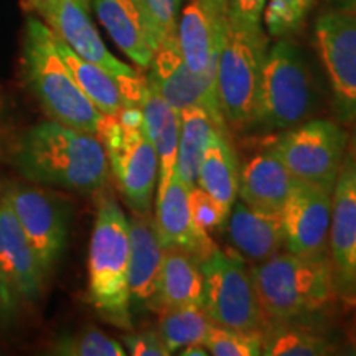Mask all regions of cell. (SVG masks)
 Masks as SVG:
<instances>
[{"mask_svg": "<svg viewBox=\"0 0 356 356\" xmlns=\"http://www.w3.org/2000/svg\"><path fill=\"white\" fill-rule=\"evenodd\" d=\"M317 101V84L304 53L289 40H280L267 50L252 127L287 131L309 121Z\"/></svg>", "mask_w": 356, "mask_h": 356, "instance_id": "5b68a950", "label": "cell"}, {"mask_svg": "<svg viewBox=\"0 0 356 356\" xmlns=\"http://www.w3.org/2000/svg\"><path fill=\"white\" fill-rule=\"evenodd\" d=\"M203 310L213 325L234 330H264L267 325L251 267L233 249H215L202 262Z\"/></svg>", "mask_w": 356, "mask_h": 356, "instance_id": "ba28073f", "label": "cell"}, {"mask_svg": "<svg viewBox=\"0 0 356 356\" xmlns=\"http://www.w3.org/2000/svg\"><path fill=\"white\" fill-rule=\"evenodd\" d=\"M119 191L134 213H150L159 180V157L142 124L140 108L104 115L97 132Z\"/></svg>", "mask_w": 356, "mask_h": 356, "instance_id": "8992f818", "label": "cell"}, {"mask_svg": "<svg viewBox=\"0 0 356 356\" xmlns=\"http://www.w3.org/2000/svg\"><path fill=\"white\" fill-rule=\"evenodd\" d=\"M296 178L286 165L275 157L273 150L252 155L239 170V191L241 200L257 210L280 213L291 195Z\"/></svg>", "mask_w": 356, "mask_h": 356, "instance_id": "7402d4cb", "label": "cell"}, {"mask_svg": "<svg viewBox=\"0 0 356 356\" xmlns=\"http://www.w3.org/2000/svg\"><path fill=\"white\" fill-rule=\"evenodd\" d=\"M129 220L111 195L97 203L89 243L88 293L97 314L122 330L132 328L127 284Z\"/></svg>", "mask_w": 356, "mask_h": 356, "instance_id": "277c9868", "label": "cell"}, {"mask_svg": "<svg viewBox=\"0 0 356 356\" xmlns=\"http://www.w3.org/2000/svg\"><path fill=\"white\" fill-rule=\"evenodd\" d=\"M17 304V296L12 291V287L8 286L7 279L3 277L2 270H0V323L7 322L8 318L13 315Z\"/></svg>", "mask_w": 356, "mask_h": 356, "instance_id": "8d00e7d4", "label": "cell"}, {"mask_svg": "<svg viewBox=\"0 0 356 356\" xmlns=\"http://www.w3.org/2000/svg\"><path fill=\"white\" fill-rule=\"evenodd\" d=\"M188 202L191 218L200 229L210 233V231L221 228L225 225L228 213L222 210L221 204L211 195H208L198 185L190 186Z\"/></svg>", "mask_w": 356, "mask_h": 356, "instance_id": "836d02e7", "label": "cell"}, {"mask_svg": "<svg viewBox=\"0 0 356 356\" xmlns=\"http://www.w3.org/2000/svg\"><path fill=\"white\" fill-rule=\"evenodd\" d=\"M197 185L211 195L229 215L238 198L239 167L236 152L228 139V129L213 132L200 163Z\"/></svg>", "mask_w": 356, "mask_h": 356, "instance_id": "d4e9b609", "label": "cell"}, {"mask_svg": "<svg viewBox=\"0 0 356 356\" xmlns=\"http://www.w3.org/2000/svg\"><path fill=\"white\" fill-rule=\"evenodd\" d=\"M53 353L66 356H124L127 351L121 341L106 335L99 328L88 327L74 335L61 337L53 345Z\"/></svg>", "mask_w": 356, "mask_h": 356, "instance_id": "f546056e", "label": "cell"}, {"mask_svg": "<svg viewBox=\"0 0 356 356\" xmlns=\"http://www.w3.org/2000/svg\"><path fill=\"white\" fill-rule=\"evenodd\" d=\"M340 10H356V0H333Z\"/></svg>", "mask_w": 356, "mask_h": 356, "instance_id": "60d3db41", "label": "cell"}, {"mask_svg": "<svg viewBox=\"0 0 356 356\" xmlns=\"http://www.w3.org/2000/svg\"><path fill=\"white\" fill-rule=\"evenodd\" d=\"M12 163L26 181L92 195L109 178V159L95 134L43 121L17 140Z\"/></svg>", "mask_w": 356, "mask_h": 356, "instance_id": "6da1fadb", "label": "cell"}, {"mask_svg": "<svg viewBox=\"0 0 356 356\" xmlns=\"http://www.w3.org/2000/svg\"><path fill=\"white\" fill-rule=\"evenodd\" d=\"M56 48L65 60L78 86L88 96V99L96 106L102 115H118L124 109L121 88L106 70L95 63H89L76 55L68 44H65L55 35Z\"/></svg>", "mask_w": 356, "mask_h": 356, "instance_id": "4316f807", "label": "cell"}, {"mask_svg": "<svg viewBox=\"0 0 356 356\" xmlns=\"http://www.w3.org/2000/svg\"><path fill=\"white\" fill-rule=\"evenodd\" d=\"M203 343L213 356H259L262 355V330L244 332L211 325Z\"/></svg>", "mask_w": 356, "mask_h": 356, "instance_id": "4dcf8cb0", "label": "cell"}, {"mask_svg": "<svg viewBox=\"0 0 356 356\" xmlns=\"http://www.w3.org/2000/svg\"><path fill=\"white\" fill-rule=\"evenodd\" d=\"M91 6L124 55L140 70L149 68L155 43L137 3L134 0H91Z\"/></svg>", "mask_w": 356, "mask_h": 356, "instance_id": "44dd1931", "label": "cell"}, {"mask_svg": "<svg viewBox=\"0 0 356 356\" xmlns=\"http://www.w3.org/2000/svg\"><path fill=\"white\" fill-rule=\"evenodd\" d=\"M267 322H296L317 315L335 297L330 257L275 252L251 267Z\"/></svg>", "mask_w": 356, "mask_h": 356, "instance_id": "3957f363", "label": "cell"}, {"mask_svg": "<svg viewBox=\"0 0 356 356\" xmlns=\"http://www.w3.org/2000/svg\"><path fill=\"white\" fill-rule=\"evenodd\" d=\"M335 353L327 337L297 327L292 322L267 323L262 330V355L266 356H325Z\"/></svg>", "mask_w": 356, "mask_h": 356, "instance_id": "83f0119b", "label": "cell"}, {"mask_svg": "<svg viewBox=\"0 0 356 356\" xmlns=\"http://www.w3.org/2000/svg\"><path fill=\"white\" fill-rule=\"evenodd\" d=\"M198 2H202L203 6L211 8V10L228 15V0H198Z\"/></svg>", "mask_w": 356, "mask_h": 356, "instance_id": "f35d334b", "label": "cell"}, {"mask_svg": "<svg viewBox=\"0 0 356 356\" xmlns=\"http://www.w3.org/2000/svg\"><path fill=\"white\" fill-rule=\"evenodd\" d=\"M188 191V186L173 173L167 188L157 195L154 220L163 249H180L203 262L215 251L216 244L207 231L195 225L190 211Z\"/></svg>", "mask_w": 356, "mask_h": 356, "instance_id": "e0dca14e", "label": "cell"}, {"mask_svg": "<svg viewBox=\"0 0 356 356\" xmlns=\"http://www.w3.org/2000/svg\"><path fill=\"white\" fill-rule=\"evenodd\" d=\"M47 2L48 0H22V3H24V7L26 8V10L35 12V13H38L40 8H42Z\"/></svg>", "mask_w": 356, "mask_h": 356, "instance_id": "ab89813d", "label": "cell"}, {"mask_svg": "<svg viewBox=\"0 0 356 356\" xmlns=\"http://www.w3.org/2000/svg\"><path fill=\"white\" fill-rule=\"evenodd\" d=\"M315 42L341 122H356V10L323 13L315 24Z\"/></svg>", "mask_w": 356, "mask_h": 356, "instance_id": "7c38bea8", "label": "cell"}, {"mask_svg": "<svg viewBox=\"0 0 356 356\" xmlns=\"http://www.w3.org/2000/svg\"><path fill=\"white\" fill-rule=\"evenodd\" d=\"M144 15L152 35L155 50L160 44L177 40V26L180 19L181 0H134Z\"/></svg>", "mask_w": 356, "mask_h": 356, "instance_id": "1f68e13d", "label": "cell"}, {"mask_svg": "<svg viewBox=\"0 0 356 356\" xmlns=\"http://www.w3.org/2000/svg\"><path fill=\"white\" fill-rule=\"evenodd\" d=\"M122 345L132 356H168L172 355L159 330H144L122 335Z\"/></svg>", "mask_w": 356, "mask_h": 356, "instance_id": "e575fe53", "label": "cell"}, {"mask_svg": "<svg viewBox=\"0 0 356 356\" xmlns=\"http://www.w3.org/2000/svg\"><path fill=\"white\" fill-rule=\"evenodd\" d=\"M91 0H48L37 15L65 44L89 63L106 70L121 88L124 108H140L147 78L140 71L119 61L92 25Z\"/></svg>", "mask_w": 356, "mask_h": 356, "instance_id": "9c48e42d", "label": "cell"}, {"mask_svg": "<svg viewBox=\"0 0 356 356\" xmlns=\"http://www.w3.org/2000/svg\"><path fill=\"white\" fill-rule=\"evenodd\" d=\"M328 257L335 296L356 305V150L345 154L333 188Z\"/></svg>", "mask_w": 356, "mask_h": 356, "instance_id": "4fadbf2b", "label": "cell"}, {"mask_svg": "<svg viewBox=\"0 0 356 356\" xmlns=\"http://www.w3.org/2000/svg\"><path fill=\"white\" fill-rule=\"evenodd\" d=\"M144 131L152 142L159 157V190L162 193L175 173L178 139H180V114L167 104L155 89L145 83L140 101Z\"/></svg>", "mask_w": 356, "mask_h": 356, "instance_id": "603a6c76", "label": "cell"}, {"mask_svg": "<svg viewBox=\"0 0 356 356\" xmlns=\"http://www.w3.org/2000/svg\"><path fill=\"white\" fill-rule=\"evenodd\" d=\"M226 129L202 106H191L180 113V139H178L175 173L188 186L197 185L200 163L213 132Z\"/></svg>", "mask_w": 356, "mask_h": 356, "instance_id": "484cf974", "label": "cell"}, {"mask_svg": "<svg viewBox=\"0 0 356 356\" xmlns=\"http://www.w3.org/2000/svg\"><path fill=\"white\" fill-rule=\"evenodd\" d=\"M348 134L327 119H312L280 134L270 150L296 180L333 191Z\"/></svg>", "mask_w": 356, "mask_h": 356, "instance_id": "30bf717a", "label": "cell"}, {"mask_svg": "<svg viewBox=\"0 0 356 356\" xmlns=\"http://www.w3.org/2000/svg\"><path fill=\"white\" fill-rule=\"evenodd\" d=\"M8 204L32 244L44 275L63 254L70 233L68 203L37 186L8 181L2 186Z\"/></svg>", "mask_w": 356, "mask_h": 356, "instance_id": "8fae6325", "label": "cell"}, {"mask_svg": "<svg viewBox=\"0 0 356 356\" xmlns=\"http://www.w3.org/2000/svg\"><path fill=\"white\" fill-rule=\"evenodd\" d=\"M266 0H228V22L244 29L262 30Z\"/></svg>", "mask_w": 356, "mask_h": 356, "instance_id": "d590c367", "label": "cell"}, {"mask_svg": "<svg viewBox=\"0 0 356 356\" xmlns=\"http://www.w3.org/2000/svg\"><path fill=\"white\" fill-rule=\"evenodd\" d=\"M147 70V83L165 99L173 111L180 114L191 106H202L216 119L218 124L226 127L218 102L216 84L195 74L186 66L178 50L177 40L160 44Z\"/></svg>", "mask_w": 356, "mask_h": 356, "instance_id": "9a60e30c", "label": "cell"}, {"mask_svg": "<svg viewBox=\"0 0 356 356\" xmlns=\"http://www.w3.org/2000/svg\"><path fill=\"white\" fill-rule=\"evenodd\" d=\"M317 0H269L264 8L266 29L273 37H287L296 33Z\"/></svg>", "mask_w": 356, "mask_h": 356, "instance_id": "d6a6232c", "label": "cell"}, {"mask_svg": "<svg viewBox=\"0 0 356 356\" xmlns=\"http://www.w3.org/2000/svg\"><path fill=\"white\" fill-rule=\"evenodd\" d=\"M181 305H203L202 262L190 252L165 249L150 310Z\"/></svg>", "mask_w": 356, "mask_h": 356, "instance_id": "cb8c5ba5", "label": "cell"}, {"mask_svg": "<svg viewBox=\"0 0 356 356\" xmlns=\"http://www.w3.org/2000/svg\"><path fill=\"white\" fill-rule=\"evenodd\" d=\"M333 191L296 180L280 210L284 246L305 257H328Z\"/></svg>", "mask_w": 356, "mask_h": 356, "instance_id": "5bb4252c", "label": "cell"}, {"mask_svg": "<svg viewBox=\"0 0 356 356\" xmlns=\"http://www.w3.org/2000/svg\"><path fill=\"white\" fill-rule=\"evenodd\" d=\"M267 43L264 30L226 24L216 66V95L226 126L244 129L254 124Z\"/></svg>", "mask_w": 356, "mask_h": 356, "instance_id": "52a82bcc", "label": "cell"}, {"mask_svg": "<svg viewBox=\"0 0 356 356\" xmlns=\"http://www.w3.org/2000/svg\"><path fill=\"white\" fill-rule=\"evenodd\" d=\"M159 333L170 353L185 346L203 343L213 322L202 305H181L157 312Z\"/></svg>", "mask_w": 356, "mask_h": 356, "instance_id": "f1b7e54d", "label": "cell"}, {"mask_svg": "<svg viewBox=\"0 0 356 356\" xmlns=\"http://www.w3.org/2000/svg\"><path fill=\"white\" fill-rule=\"evenodd\" d=\"M0 270L17 297L25 300L38 299L47 275L2 191H0Z\"/></svg>", "mask_w": 356, "mask_h": 356, "instance_id": "ac0fdd59", "label": "cell"}, {"mask_svg": "<svg viewBox=\"0 0 356 356\" xmlns=\"http://www.w3.org/2000/svg\"><path fill=\"white\" fill-rule=\"evenodd\" d=\"M226 24L228 15L211 10L198 0H190L178 19L177 43L181 58L195 74L215 84Z\"/></svg>", "mask_w": 356, "mask_h": 356, "instance_id": "2e32d148", "label": "cell"}, {"mask_svg": "<svg viewBox=\"0 0 356 356\" xmlns=\"http://www.w3.org/2000/svg\"><path fill=\"white\" fill-rule=\"evenodd\" d=\"M163 252L165 249L160 243L154 218L149 213H134L129 220L127 284L131 310L132 307L150 309L157 289Z\"/></svg>", "mask_w": 356, "mask_h": 356, "instance_id": "d6986e66", "label": "cell"}, {"mask_svg": "<svg viewBox=\"0 0 356 356\" xmlns=\"http://www.w3.org/2000/svg\"><path fill=\"white\" fill-rule=\"evenodd\" d=\"M222 226L231 249L244 261L257 264L284 248L280 213L257 210L241 200L234 202Z\"/></svg>", "mask_w": 356, "mask_h": 356, "instance_id": "ffe728a7", "label": "cell"}, {"mask_svg": "<svg viewBox=\"0 0 356 356\" xmlns=\"http://www.w3.org/2000/svg\"><path fill=\"white\" fill-rule=\"evenodd\" d=\"M178 355H181V356H208L210 353H208L204 343H193V345L185 346V348H181L180 351H178Z\"/></svg>", "mask_w": 356, "mask_h": 356, "instance_id": "74e56055", "label": "cell"}, {"mask_svg": "<svg viewBox=\"0 0 356 356\" xmlns=\"http://www.w3.org/2000/svg\"><path fill=\"white\" fill-rule=\"evenodd\" d=\"M22 74L51 121L97 136L104 115L78 86L58 51L55 33L35 17L25 25Z\"/></svg>", "mask_w": 356, "mask_h": 356, "instance_id": "7a4b0ae2", "label": "cell"}]
</instances>
